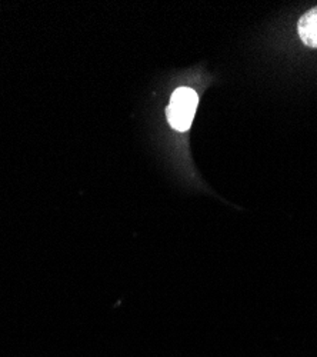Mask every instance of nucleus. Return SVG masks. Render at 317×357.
<instances>
[{
	"mask_svg": "<svg viewBox=\"0 0 317 357\" xmlns=\"http://www.w3.org/2000/svg\"><path fill=\"white\" fill-rule=\"evenodd\" d=\"M199 98L190 87H179L173 92L166 114L170 126L178 132H187L193 123Z\"/></svg>",
	"mask_w": 317,
	"mask_h": 357,
	"instance_id": "obj_1",
	"label": "nucleus"
},
{
	"mask_svg": "<svg viewBox=\"0 0 317 357\" xmlns=\"http://www.w3.org/2000/svg\"><path fill=\"white\" fill-rule=\"evenodd\" d=\"M297 32L302 42L307 47L317 49V6L300 17L297 23Z\"/></svg>",
	"mask_w": 317,
	"mask_h": 357,
	"instance_id": "obj_2",
	"label": "nucleus"
}]
</instances>
